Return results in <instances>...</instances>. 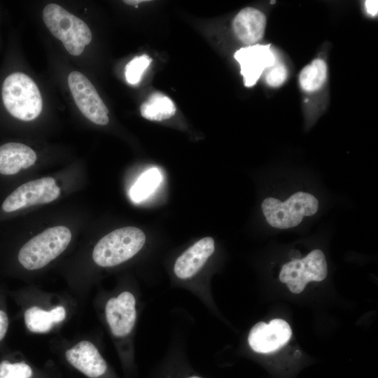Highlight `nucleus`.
Returning <instances> with one entry per match:
<instances>
[{"mask_svg":"<svg viewBox=\"0 0 378 378\" xmlns=\"http://www.w3.org/2000/svg\"><path fill=\"white\" fill-rule=\"evenodd\" d=\"M287 71L284 65L276 64L266 75L267 83L272 87L281 85L286 79Z\"/></svg>","mask_w":378,"mask_h":378,"instance_id":"22","label":"nucleus"},{"mask_svg":"<svg viewBox=\"0 0 378 378\" xmlns=\"http://www.w3.org/2000/svg\"><path fill=\"white\" fill-rule=\"evenodd\" d=\"M145 1H147L146 0H127V1H124V2L128 5H137L141 2H145Z\"/></svg>","mask_w":378,"mask_h":378,"instance_id":"26","label":"nucleus"},{"mask_svg":"<svg viewBox=\"0 0 378 378\" xmlns=\"http://www.w3.org/2000/svg\"><path fill=\"white\" fill-rule=\"evenodd\" d=\"M27 328L33 332H47L52 328L54 322L50 312L38 307H32L24 312Z\"/></svg>","mask_w":378,"mask_h":378,"instance_id":"19","label":"nucleus"},{"mask_svg":"<svg viewBox=\"0 0 378 378\" xmlns=\"http://www.w3.org/2000/svg\"><path fill=\"white\" fill-rule=\"evenodd\" d=\"M69 363L90 378H97L107 369L105 360L89 341H81L65 352Z\"/></svg>","mask_w":378,"mask_h":378,"instance_id":"12","label":"nucleus"},{"mask_svg":"<svg viewBox=\"0 0 378 378\" xmlns=\"http://www.w3.org/2000/svg\"><path fill=\"white\" fill-rule=\"evenodd\" d=\"M189 378H201V377H197V376H192V377H190Z\"/></svg>","mask_w":378,"mask_h":378,"instance_id":"27","label":"nucleus"},{"mask_svg":"<svg viewBox=\"0 0 378 378\" xmlns=\"http://www.w3.org/2000/svg\"><path fill=\"white\" fill-rule=\"evenodd\" d=\"M4 105L13 117L30 121L36 118L43 108L41 92L27 74L14 72L4 80L1 89Z\"/></svg>","mask_w":378,"mask_h":378,"instance_id":"1","label":"nucleus"},{"mask_svg":"<svg viewBox=\"0 0 378 378\" xmlns=\"http://www.w3.org/2000/svg\"><path fill=\"white\" fill-rule=\"evenodd\" d=\"M71 239V232L65 226L48 228L20 248L18 261L27 270L41 269L58 257L66 248Z\"/></svg>","mask_w":378,"mask_h":378,"instance_id":"3","label":"nucleus"},{"mask_svg":"<svg viewBox=\"0 0 378 378\" xmlns=\"http://www.w3.org/2000/svg\"><path fill=\"white\" fill-rule=\"evenodd\" d=\"M146 241L144 232L132 226L116 229L95 245L92 258L101 267H113L134 256Z\"/></svg>","mask_w":378,"mask_h":378,"instance_id":"4","label":"nucleus"},{"mask_svg":"<svg viewBox=\"0 0 378 378\" xmlns=\"http://www.w3.org/2000/svg\"><path fill=\"white\" fill-rule=\"evenodd\" d=\"M318 201L313 195L297 192L282 202L274 197L265 198L261 205L267 222L273 227L287 229L298 225L304 216L315 214Z\"/></svg>","mask_w":378,"mask_h":378,"instance_id":"5","label":"nucleus"},{"mask_svg":"<svg viewBox=\"0 0 378 378\" xmlns=\"http://www.w3.org/2000/svg\"><path fill=\"white\" fill-rule=\"evenodd\" d=\"M31 368L24 362L12 363L8 360L0 363V378H31Z\"/></svg>","mask_w":378,"mask_h":378,"instance_id":"21","label":"nucleus"},{"mask_svg":"<svg viewBox=\"0 0 378 378\" xmlns=\"http://www.w3.org/2000/svg\"><path fill=\"white\" fill-rule=\"evenodd\" d=\"M328 274L324 253L319 249L312 251L304 258L285 263L279 273V280L287 285L293 293L302 292L307 283L321 281Z\"/></svg>","mask_w":378,"mask_h":378,"instance_id":"6","label":"nucleus"},{"mask_svg":"<svg viewBox=\"0 0 378 378\" xmlns=\"http://www.w3.org/2000/svg\"><path fill=\"white\" fill-rule=\"evenodd\" d=\"M42 15L51 34L62 42L71 55H80L91 42L92 36L87 24L58 4H48Z\"/></svg>","mask_w":378,"mask_h":378,"instance_id":"2","label":"nucleus"},{"mask_svg":"<svg viewBox=\"0 0 378 378\" xmlns=\"http://www.w3.org/2000/svg\"><path fill=\"white\" fill-rule=\"evenodd\" d=\"M68 84L80 112L97 125H107L109 121L108 109L87 77L79 71H74L68 76Z\"/></svg>","mask_w":378,"mask_h":378,"instance_id":"8","label":"nucleus"},{"mask_svg":"<svg viewBox=\"0 0 378 378\" xmlns=\"http://www.w3.org/2000/svg\"><path fill=\"white\" fill-rule=\"evenodd\" d=\"M60 188L52 177H43L24 183L14 189L5 198L1 212L10 214L36 204H43L55 200Z\"/></svg>","mask_w":378,"mask_h":378,"instance_id":"7","label":"nucleus"},{"mask_svg":"<svg viewBox=\"0 0 378 378\" xmlns=\"http://www.w3.org/2000/svg\"><path fill=\"white\" fill-rule=\"evenodd\" d=\"M241 68L244 83L246 87L254 85L263 71L273 66L276 58L270 49V44H255L240 48L234 55Z\"/></svg>","mask_w":378,"mask_h":378,"instance_id":"10","label":"nucleus"},{"mask_svg":"<svg viewBox=\"0 0 378 378\" xmlns=\"http://www.w3.org/2000/svg\"><path fill=\"white\" fill-rule=\"evenodd\" d=\"M326 74L327 67L325 62L321 59H316L301 71L299 75L300 86L307 92L316 91L323 85Z\"/></svg>","mask_w":378,"mask_h":378,"instance_id":"18","label":"nucleus"},{"mask_svg":"<svg viewBox=\"0 0 378 378\" xmlns=\"http://www.w3.org/2000/svg\"><path fill=\"white\" fill-rule=\"evenodd\" d=\"M162 181V174L158 168L153 167L144 172L132 186L130 195L132 201L139 202L148 197Z\"/></svg>","mask_w":378,"mask_h":378,"instance_id":"17","label":"nucleus"},{"mask_svg":"<svg viewBox=\"0 0 378 378\" xmlns=\"http://www.w3.org/2000/svg\"><path fill=\"white\" fill-rule=\"evenodd\" d=\"M292 335L289 324L281 318L269 323L258 322L251 329L248 342L251 348L260 354H270L288 343Z\"/></svg>","mask_w":378,"mask_h":378,"instance_id":"9","label":"nucleus"},{"mask_svg":"<svg viewBox=\"0 0 378 378\" xmlns=\"http://www.w3.org/2000/svg\"><path fill=\"white\" fill-rule=\"evenodd\" d=\"M105 313L113 335L118 337L127 336L132 332L136 318L134 295L124 291L117 298H111L106 304Z\"/></svg>","mask_w":378,"mask_h":378,"instance_id":"11","label":"nucleus"},{"mask_svg":"<svg viewBox=\"0 0 378 378\" xmlns=\"http://www.w3.org/2000/svg\"><path fill=\"white\" fill-rule=\"evenodd\" d=\"M152 59L147 55L135 57L125 66V78L132 85L137 84L146 69L148 67Z\"/></svg>","mask_w":378,"mask_h":378,"instance_id":"20","label":"nucleus"},{"mask_svg":"<svg viewBox=\"0 0 378 378\" xmlns=\"http://www.w3.org/2000/svg\"><path fill=\"white\" fill-rule=\"evenodd\" d=\"M176 110L172 100L158 92L151 94L140 107L141 115L153 121H162L170 118L175 114Z\"/></svg>","mask_w":378,"mask_h":378,"instance_id":"16","label":"nucleus"},{"mask_svg":"<svg viewBox=\"0 0 378 378\" xmlns=\"http://www.w3.org/2000/svg\"><path fill=\"white\" fill-rule=\"evenodd\" d=\"M270 3H271L272 4H273L275 3V1H271Z\"/></svg>","mask_w":378,"mask_h":378,"instance_id":"28","label":"nucleus"},{"mask_svg":"<svg viewBox=\"0 0 378 378\" xmlns=\"http://www.w3.org/2000/svg\"><path fill=\"white\" fill-rule=\"evenodd\" d=\"M265 26V14L249 7L241 10L232 22V29L236 36L247 45L253 44L262 38Z\"/></svg>","mask_w":378,"mask_h":378,"instance_id":"15","label":"nucleus"},{"mask_svg":"<svg viewBox=\"0 0 378 378\" xmlns=\"http://www.w3.org/2000/svg\"><path fill=\"white\" fill-rule=\"evenodd\" d=\"M367 12L372 16L377 14L378 1L377 0H367L365 2Z\"/></svg>","mask_w":378,"mask_h":378,"instance_id":"25","label":"nucleus"},{"mask_svg":"<svg viewBox=\"0 0 378 378\" xmlns=\"http://www.w3.org/2000/svg\"><path fill=\"white\" fill-rule=\"evenodd\" d=\"M8 327V318L6 313L0 310V341L4 337Z\"/></svg>","mask_w":378,"mask_h":378,"instance_id":"24","label":"nucleus"},{"mask_svg":"<svg viewBox=\"0 0 378 378\" xmlns=\"http://www.w3.org/2000/svg\"><path fill=\"white\" fill-rule=\"evenodd\" d=\"M36 154L28 146L18 142H8L0 146V176L10 177L22 169L32 166Z\"/></svg>","mask_w":378,"mask_h":378,"instance_id":"14","label":"nucleus"},{"mask_svg":"<svg viewBox=\"0 0 378 378\" xmlns=\"http://www.w3.org/2000/svg\"><path fill=\"white\" fill-rule=\"evenodd\" d=\"M214 240L206 237L198 240L183 252L176 260L174 272L181 279H187L196 274L212 255Z\"/></svg>","mask_w":378,"mask_h":378,"instance_id":"13","label":"nucleus"},{"mask_svg":"<svg viewBox=\"0 0 378 378\" xmlns=\"http://www.w3.org/2000/svg\"><path fill=\"white\" fill-rule=\"evenodd\" d=\"M54 323L62 321L66 317V311L62 306H57L50 311Z\"/></svg>","mask_w":378,"mask_h":378,"instance_id":"23","label":"nucleus"}]
</instances>
